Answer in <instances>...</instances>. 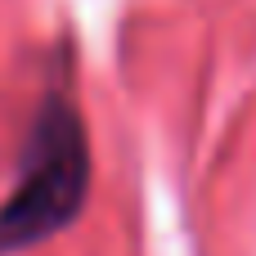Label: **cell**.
<instances>
[{
	"label": "cell",
	"mask_w": 256,
	"mask_h": 256,
	"mask_svg": "<svg viewBox=\"0 0 256 256\" xmlns=\"http://www.w3.org/2000/svg\"><path fill=\"white\" fill-rule=\"evenodd\" d=\"M86 194H90V135L72 81L58 68L32 112L9 198L0 202V256L27 252L68 230L81 216Z\"/></svg>",
	"instance_id": "6da1fadb"
}]
</instances>
